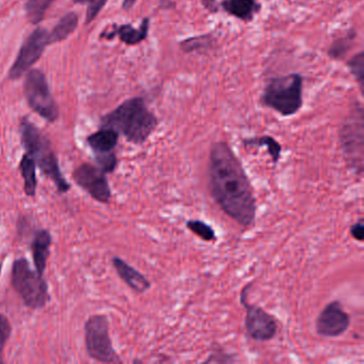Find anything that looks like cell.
I'll return each mask as SVG.
<instances>
[{
	"label": "cell",
	"mask_w": 364,
	"mask_h": 364,
	"mask_svg": "<svg viewBox=\"0 0 364 364\" xmlns=\"http://www.w3.org/2000/svg\"><path fill=\"white\" fill-rule=\"evenodd\" d=\"M208 176L210 195L223 213L240 227L255 225V191L242 161L227 142H215L210 146Z\"/></svg>",
	"instance_id": "obj_1"
},
{
	"label": "cell",
	"mask_w": 364,
	"mask_h": 364,
	"mask_svg": "<svg viewBox=\"0 0 364 364\" xmlns=\"http://www.w3.org/2000/svg\"><path fill=\"white\" fill-rule=\"evenodd\" d=\"M102 127L114 129L131 144H144L159 127V119L146 107L141 97L121 104L102 120Z\"/></svg>",
	"instance_id": "obj_2"
},
{
	"label": "cell",
	"mask_w": 364,
	"mask_h": 364,
	"mask_svg": "<svg viewBox=\"0 0 364 364\" xmlns=\"http://www.w3.org/2000/svg\"><path fill=\"white\" fill-rule=\"evenodd\" d=\"M21 138L27 154L33 157L40 171L54 182L59 193H67L71 184L61 171L58 157L50 140L28 120L21 123Z\"/></svg>",
	"instance_id": "obj_3"
},
{
	"label": "cell",
	"mask_w": 364,
	"mask_h": 364,
	"mask_svg": "<svg viewBox=\"0 0 364 364\" xmlns=\"http://www.w3.org/2000/svg\"><path fill=\"white\" fill-rule=\"evenodd\" d=\"M261 103L280 116H295L304 106V77L291 73L272 78L262 93Z\"/></svg>",
	"instance_id": "obj_4"
},
{
	"label": "cell",
	"mask_w": 364,
	"mask_h": 364,
	"mask_svg": "<svg viewBox=\"0 0 364 364\" xmlns=\"http://www.w3.org/2000/svg\"><path fill=\"white\" fill-rule=\"evenodd\" d=\"M11 285L27 308L39 310L50 302L48 284L43 276L31 268L25 257L14 259Z\"/></svg>",
	"instance_id": "obj_5"
},
{
	"label": "cell",
	"mask_w": 364,
	"mask_h": 364,
	"mask_svg": "<svg viewBox=\"0 0 364 364\" xmlns=\"http://www.w3.org/2000/svg\"><path fill=\"white\" fill-rule=\"evenodd\" d=\"M85 345L91 359L101 363H122L114 350L109 334V321L104 314H93L85 323Z\"/></svg>",
	"instance_id": "obj_6"
},
{
	"label": "cell",
	"mask_w": 364,
	"mask_h": 364,
	"mask_svg": "<svg viewBox=\"0 0 364 364\" xmlns=\"http://www.w3.org/2000/svg\"><path fill=\"white\" fill-rule=\"evenodd\" d=\"M341 148L350 169L361 176L363 170V108L355 106L340 129Z\"/></svg>",
	"instance_id": "obj_7"
},
{
	"label": "cell",
	"mask_w": 364,
	"mask_h": 364,
	"mask_svg": "<svg viewBox=\"0 0 364 364\" xmlns=\"http://www.w3.org/2000/svg\"><path fill=\"white\" fill-rule=\"evenodd\" d=\"M25 93L29 106L48 122L58 119L59 110L48 88L43 73L37 70L31 71L25 80Z\"/></svg>",
	"instance_id": "obj_8"
},
{
	"label": "cell",
	"mask_w": 364,
	"mask_h": 364,
	"mask_svg": "<svg viewBox=\"0 0 364 364\" xmlns=\"http://www.w3.org/2000/svg\"><path fill=\"white\" fill-rule=\"evenodd\" d=\"M251 283L242 289L240 294V302L246 310L245 327L251 338L259 342H267L272 340L278 332L277 319L262 306L250 304L247 300V294L251 289Z\"/></svg>",
	"instance_id": "obj_9"
},
{
	"label": "cell",
	"mask_w": 364,
	"mask_h": 364,
	"mask_svg": "<svg viewBox=\"0 0 364 364\" xmlns=\"http://www.w3.org/2000/svg\"><path fill=\"white\" fill-rule=\"evenodd\" d=\"M74 182L100 203L107 204L112 200V188L106 173L97 165L84 163L75 168L72 174Z\"/></svg>",
	"instance_id": "obj_10"
},
{
	"label": "cell",
	"mask_w": 364,
	"mask_h": 364,
	"mask_svg": "<svg viewBox=\"0 0 364 364\" xmlns=\"http://www.w3.org/2000/svg\"><path fill=\"white\" fill-rule=\"evenodd\" d=\"M48 43H50V35L44 29L33 31L21 48L10 71V77L16 80L26 73L39 60Z\"/></svg>",
	"instance_id": "obj_11"
},
{
	"label": "cell",
	"mask_w": 364,
	"mask_h": 364,
	"mask_svg": "<svg viewBox=\"0 0 364 364\" xmlns=\"http://www.w3.org/2000/svg\"><path fill=\"white\" fill-rule=\"evenodd\" d=\"M316 332L323 338L343 336L350 326V316L345 312L340 301L329 302L316 319Z\"/></svg>",
	"instance_id": "obj_12"
},
{
	"label": "cell",
	"mask_w": 364,
	"mask_h": 364,
	"mask_svg": "<svg viewBox=\"0 0 364 364\" xmlns=\"http://www.w3.org/2000/svg\"><path fill=\"white\" fill-rule=\"evenodd\" d=\"M52 242V234L48 230L39 229L33 234V240H31V255H33L36 270L40 276H44V272L48 267Z\"/></svg>",
	"instance_id": "obj_13"
},
{
	"label": "cell",
	"mask_w": 364,
	"mask_h": 364,
	"mask_svg": "<svg viewBox=\"0 0 364 364\" xmlns=\"http://www.w3.org/2000/svg\"><path fill=\"white\" fill-rule=\"evenodd\" d=\"M112 262V266L121 280L135 293L144 294L150 289L151 282L146 279V277L138 272L133 266L129 265L124 259L119 257H114Z\"/></svg>",
	"instance_id": "obj_14"
},
{
	"label": "cell",
	"mask_w": 364,
	"mask_h": 364,
	"mask_svg": "<svg viewBox=\"0 0 364 364\" xmlns=\"http://www.w3.org/2000/svg\"><path fill=\"white\" fill-rule=\"evenodd\" d=\"M223 11L244 23H250L261 12L259 0H221Z\"/></svg>",
	"instance_id": "obj_15"
},
{
	"label": "cell",
	"mask_w": 364,
	"mask_h": 364,
	"mask_svg": "<svg viewBox=\"0 0 364 364\" xmlns=\"http://www.w3.org/2000/svg\"><path fill=\"white\" fill-rule=\"evenodd\" d=\"M150 23V18H146L142 20L141 24L138 28H134L132 25H121V26L114 27V31L110 33L107 38L118 36L119 39L127 46H137L148 38Z\"/></svg>",
	"instance_id": "obj_16"
},
{
	"label": "cell",
	"mask_w": 364,
	"mask_h": 364,
	"mask_svg": "<svg viewBox=\"0 0 364 364\" xmlns=\"http://www.w3.org/2000/svg\"><path fill=\"white\" fill-rule=\"evenodd\" d=\"M119 141V133L112 129L103 127L87 138V144L95 154L112 152Z\"/></svg>",
	"instance_id": "obj_17"
},
{
	"label": "cell",
	"mask_w": 364,
	"mask_h": 364,
	"mask_svg": "<svg viewBox=\"0 0 364 364\" xmlns=\"http://www.w3.org/2000/svg\"><path fill=\"white\" fill-rule=\"evenodd\" d=\"M18 169L24 181V193L27 197H35L37 193V165L31 155L25 153L18 164Z\"/></svg>",
	"instance_id": "obj_18"
},
{
	"label": "cell",
	"mask_w": 364,
	"mask_h": 364,
	"mask_svg": "<svg viewBox=\"0 0 364 364\" xmlns=\"http://www.w3.org/2000/svg\"><path fill=\"white\" fill-rule=\"evenodd\" d=\"M242 144L246 148L249 146H255V148H262L265 146L267 149L268 154L272 159V164L276 165L281 159V154H282V146L280 142L277 141L272 136L264 135L257 136V137L247 138L242 140Z\"/></svg>",
	"instance_id": "obj_19"
},
{
	"label": "cell",
	"mask_w": 364,
	"mask_h": 364,
	"mask_svg": "<svg viewBox=\"0 0 364 364\" xmlns=\"http://www.w3.org/2000/svg\"><path fill=\"white\" fill-rule=\"evenodd\" d=\"M78 24V18L75 14H69L61 18L54 31L50 35V42H59L67 39Z\"/></svg>",
	"instance_id": "obj_20"
},
{
	"label": "cell",
	"mask_w": 364,
	"mask_h": 364,
	"mask_svg": "<svg viewBox=\"0 0 364 364\" xmlns=\"http://www.w3.org/2000/svg\"><path fill=\"white\" fill-rule=\"evenodd\" d=\"M357 38V33L353 31H349L348 35L344 37L338 38L336 41L332 42L331 46L328 50V55L332 59L344 58L349 50L353 48V41Z\"/></svg>",
	"instance_id": "obj_21"
},
{
	"label": "cell",
	"mask_w": 364,
	"mask_h": 364,
	"mask_svg": "<svg viewBox=\"0 0 364 364\" xmlns=\"http://www.w3.org/2000/svg\"><path fill=\"white\" fill-rule=\"evenodd\" d=\"M214 44V38L212 35L199 36L191 37L180 42V48L186 54L193 52H202L208 50Z\"/></svg>",
	"instance_id": "obj_22"
},
{
	"label": "cell",
	"mask_w": 364,
	"mask_h": 364,
	"mask_svg": "<svg viewBox=\"0 0 364 364\" xmlns=\"http://www.w3.org/2000/svg\"><path fill=\"white\" fill-rule=\"evenodd\" d=\"M55 0H28L26 10L27 18L31 24H38L43 20L46 11Z\"/></svg>",
	"instance_id": "obj_23"
},
{
	"label": "cell",
	"mask_w": 364,
	"mask_h": 364,
	"mask_svg": "<svg viewBox=\"0 0 364 364\" xmlns=\"http://www.w3.org/2000/svg\"><path fill=\"white\" fill-rule=\"evenodd\" d=\"M347 67L353 77L355 78V82L359 86L360 90L363 93L364 88V52L360 50L358 54L353 55L348 61H347Z\"/></svg>",
	"instance_id": "obj_24"
},
{
	"label": "cell",
	"mask_w": 364,
	"mask_h": 364,
	"mask_svg": "<svg viewBox=\"0 0 364 364\" xmlns=\"http://www.w3.org/2000/svg\"><path fill=\"white\" fill-rule=\"evenodd\" d=\"M186 227L191 233L195 234L204 242H214L217 238L216 232L213 229L212 225H208L204 221L191 219L187 221Z\"/></svg>",
	"instance_id": "obj_25"
},
{
	"label": "cell",
	"mask_w": 364,
	"mask_h": 364,
	"mask_svg": "<svg viewBox=\"0 0 364 364\" xmlns=\"http://www.w3.org/2000/svg\"><path fill=\"white\" fill-rule=\"evenodd\" d=\"M95 163L97 167L104 172V173H112L116 170L118 165L117 155L112 152L102 153V154H95Z\"/></svg>",
	"instance_id": "obj_26"
},
{
	"label": "cell",
	"mask_w": 364,
	"mask_h": 364,
	"mask_svg": "<svg viewBox=\"0 0 364 364\" xmlns=\"http://www.w3.org/2000/svg\"><path fill=\"white\" fill-rule=\"evenodd\" d=\"M11 333L12 327L9 318L0 313V363H4V351Z\"/></svg>",
	"instance_id": "obj_27"
},
{
	"label": "cell",
	"mask_w": 364,
	"mask_h": 364,
	"mask_svg": "<svg viewBox=\"0 0 364 364\" xmlns=\"http://www.w3.org/2000/svg\"><path fill=\"white\" fill-rule=\"evenodd\" d=\"M107 3V0H90V5L87 11V23H90L101 11L102 8Z\"/></svg>",
	"instance_id": "obj_28"
},
{
	"label": "cell",
	"mask_w": 364,
	"mask_h": 364,
	"mask_svg": "<svg viewBox=\"0 0 364 364\" xmlns=\"http://www.w3.org/2000/svg\"><path fill=\"white\" fill-rule=\"evenodd\" d=\"M349 233L358 242H363L364 240V219L360 218L357 223H353L349 229Z\"/></svg>",
	"instance_id": "obj_29"
},
{
	"label": "cell",
	"mask_w": 364,
	"mask_h": 364,
	"mask_svg": "<svg viewBox=\"0 0 364 364\" xmlns=\"http://www.w3.org/2000/svg\"><path fill=\"white\" fill-rule=\"evenodd\" d=\"M202 5L208 11H210V14H217L219 12V5L218 1L217 0H201Z\"/></svg>",
	"instance_id": "obj_30"
},
{
	"label": "cell",
	"mask_w": 364,
	"mask_h": 364,
	"mask_svg": "<svg viewBox=\"0 0 364 364\" xmlns=\"http://www.w3.org/2000/svg\"><path fill=\"white\" fill-rule=\"evenodd\" d=\"M136 1H137V0H124V1H123L122 5L123 9L127 10V11H129V10H131L132 8H133L134 6H135Z\"/></svg>",
	"instance_id": "obj_31"
},
{
	"label": "cell",
	"mask_w": 364,
	"mask_h": 364,
	"mask_svg": "<svg viewBox=\"0 0 364 364\" xmlns=\"http://www.w3.org/2000/svg\"><path fill=\"white\" fill-rule=\"evenodd\" d=\"M76 3H80V4H84V3H87V1H90V0H75Z\"/></svg>",
	"instance_id": "obj_32"
},
{
	"label": "cell",
	"mask_w": 364,
	"mask_h": 364,
	"mask_svg": "<svg viewBox=\"0 0 364 364\" xmlns=\"http://www.w3.org/2000/svg\"><path fill=\"white\" fill-rule=\"evenodd\" d=\"M1 267H3V266H1V264H0V274H1Z\"/></svg>",
	"instance_id": "obj_33"
}]
</instances>
